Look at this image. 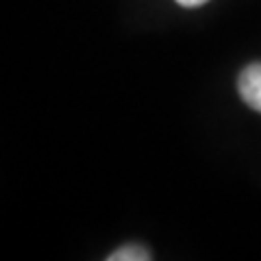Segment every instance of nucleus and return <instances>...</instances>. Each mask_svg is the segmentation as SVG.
<instances>
[{"instance_id":"nucleus-2","label":"nucleus","mask_w":261,"mask_h":261,"mask_svg":"<svg viewBox=\"0 0 261 261\" xmlns=\"http://www.w3.org/2000/svg\"><path fill=\"white\" fill-rule=\"evenodd\" d=\"M109 261H148L152 259L150 250L144 246H137V244H126V246H120L107 257Z\"/></svg>"},{"instance_id":"nucleus-3","label":"nucleus","mask_w":261,"mask_h":261,"mask_svg":"<svg viewBox=\"0 0 261 261\" xmlns=\"http://www.w3.org/2000/svg\"><path fill=\"white\" fill-rule=\"evenodd\" d=\"M181 7H185V9H194V7H200V5H205L207 0H176Z\"/></svg>"},{"instance_id":"nucleus-1","label":"nucleus","mask_w":261,"mask_h":261,"mask_svg":"<svg viewBox=\"0 0 261 261\" xmlns=\"http://www.w3.org/2000/svg\"><path fill=\"white\" fill-rule=\"evenodd\" d=\"M238 89L242 100L250 109L261 113V63H250L242 70L238 79Z\"/></svg>"}]
</instances>
